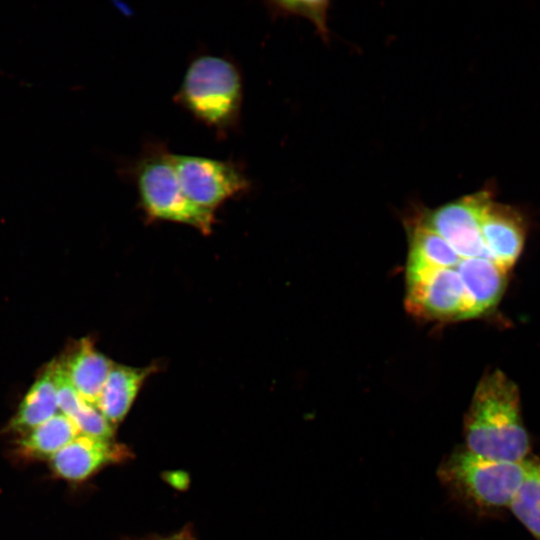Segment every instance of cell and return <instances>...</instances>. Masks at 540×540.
<instances>
[{"label": "cell", "mask_w": 540, "mask_h": 540, "mask_svg": "<svg viewBox=\"0 0 540 540\" xmlns=\"http://www.w3.org/2000/svg\"><path fill=\"white\" fill-rule=\"evenodd\" d=\"M466 449L502 461L523 462L530 451L517 386L503 372L483 376L464 419Z\"/></svg>", "instance_id": "cell-1"}, {"label": "cell", "mask_w": 540, "mask_h": 540, "mask_svg": "<svg viewBox=\"0 0 540 540\" xmlns=\"http://www.w3.org/2000/svg\"><path fill=\"white\" fill-rule=\"evenodd\" d=\"M242 77L227 58L201 55L188 65L175 101L195 119L225 135L239 124Z\"/></svg>", "instance_id": "cell-2"}, {"label": "cell", "mask_w": 540, "mask_h": 540, "mask_svg": "<svg viewBox=\"0 0 540 540\" xmlns=\"http://www.w3.org/2000/svg\"><path fill=\"white\" fill-rule=\"evenodd\" d=\"M140 203L151 219L190 225L211 232L215 213L203 210L184 195L173 163V153L162 144H149L131 167Z\"/></svg>", "instance_id": "cell-3"}, {"label": "cell", "mask_w": 540, "mask_h": 540, "mask_svg": "<svg viewBox=\"0 0 540 540\" xmlns=\"http://www.w3.org/2000/svg\"><path fill=\"white\" fill-rule=\"evenodd\" d=\"M523 462L495 460L466 448L452 452L439 466L441 482L457 496L482 508L509 506L526 473Z\"/></svg>", "instance_id": "cell-4"}, {"label": "cell", "mask_w": 540, "mask_h": 540, "mask_svg": "<svg viewBox=\"0 0 540 540\" xmlns=\"http://www.w3.org/2000/svg\"><path fill=\"white\" fill-rule=\"evenodd\" d=\"M173 163L186 198L212 213L226 200L246 192L250 185L242 169L232 161L173 154Z\"/></svg>", "instance_id": "cell-5"}, {"label": "cell", "mask_w": 540, "mask_h": 540, "mask_svg": "<svg viewBox=\"0 0 540 540\" xmlns=\"http://www.w3.org/2000/svg\"><path fill=\"white\" fill-rule=\"evenodd\" d=\"M406 280L405 304L414 316L437 321L472 318L465 289L455 268L406 274Z\"/></svg>", "instance_id": "cell-6"}, {"label": "cell", "mask_w": 540, "mask_h": 540, "mask_svg": "<svg viewBox=\"0 0 540 540\" xmlns=\"http://www.w3.org/2000/svg\"><path fill=\"white\" fill-rule=\"evenodd\" d=\"M491 200L488 191H480L423 212L421 216L460 258L491 259L481 234L483 213Z\"/></svg>", "instance_id": "cell-7"}, {"label": "cell", "mask_w": 540, "mask_h": 540, "mask_svg": "<svg viewBox=\"0 0 540 540\" xmlns=\"http://www.w3.org/2000/svg\"><path fill=\"white\" fill-rule=\"evenodd\" d=\"M126 447L108 439L80 434L50 458L53 471L61 478L81 481L106 464L128 456Z\"/></svg>", "instance_id": "cell-8"}, {"label": "cell", "mask_w": 540, "mask_h": 540, "mask_svg": "<svg viewBox=\"0 0 540 540\" xmlns=\"http://www.w3.org/2000/svg\"><path fill=\"white\" fill-rule=\"evenodd\" d=\"M481 234L491 260L508 272L518 259L524 242L518 217L491 200L483 213Z\"/></svg>", "instance_id": "cell-9"}, {"label": "cell", "mask_w": 540, "mask_h": 540, "mask_svg": "<svg viewBox=\"0 0 540 540\" xmlns=\"http://www.w3.org/2000/svg\"><path fill=\"white\" fill-rule=\"evenodd\" d=\"M455 269L465 289L472 318L497 304L506 285L505 270L484 257L462 258Z\"/></svg>", "instance_id": "cell-10"}, {"label": "cell", "mask_w": 540, "mask_h": 540, "mask_svg": "<svg viewBox=\"0 0 540 540\" xmlns=\"http://www.w3.org/2000/svg\"><path fill=\"white\" fill-rule=\"evenodd\" d=\"M61 361L77 393L96 406L114 362L98 351L89 338L76 343Z\"/></svg>", "instance_id": "cell-11"}, {"label": "cell", "mask_w": 540, "mask_h": 540, "mask_svg": "<svg viewBox=\"0 0 540 540\" xmlns=\"http://www.w3.org/2000/svg\"><path fill=\"white\" fill-rule=\"evenodd\" d=\"M156 368L154 365L136 368L114 363L96 404L112 426L123 420L141 386Z\"/></svg>", "instance_id": "cell-12"}, {"label": "cell", "mask_w": 540, "mask_h": 540, "mask_svg": "<svg viewBox=\"0 0 540 540\" xmlns=\"http://www.w3.org/2000/svg\"><path fill=\"white\" fill-rule=\"evenodd\" d=\"M409 224V253L406 274L427 269L455 268L460 260L452 247L422 219L414 216Z\"/></svg>", "instance_id": "cell-13"}, {"label": "cell", "mask_w": 540, "mask_h": 540, "mask_svg": "<svg viewBox=\"0 0 540 540\" xmlns=\"http://www.w3.org/2000/svg\"><path fill=\"white\" fill-rule=\"evenodd\" d=\"M55 360L51 361L27 391L9 428L22 435L58 413Z\"/></svg>", "instance_id": "cell-14"}, {"label": "cell", "mask_w": 540, "mask_h": 540, "mask_svg": "<svg viewBox=\"0 0 540 540\" xmlns=\"http://www.w3.org/2000/svg\"><path fill=\"white\" fill-rule=\"evenodd\" d=\"M55 380L59 412L71 419L80 434L96 438L112 435L111 424L96 406L87 403L71 384L61 360H55Z\"/></svg>", "instance_id": "cell-15"}, {"label": "cell", "mask_w": 540, "mask_h": 540, "mask_svg": "<svg viewBox=\"0 0 540 540\" xmlns=\"http://www.w3.org/2000/svg\"><path fill=\"white\" fill-rule=\"evenodd\" d=\"M78 435L80 432L74 422L58 412L41 425L22 435L18 444L28 456L50 459Z\"/></svg>", "instance_id": "cell-16"}, {"label": "cell", "mask_w": 540, "mask_h": 540, "mask_svg": "<svg viewBox=\"0 0 540 540\" xmlns=\"http://www.w3.org/2000/svg\"><path fill=\"white\" fill-rule=\"evenodd\" d=\"M509 507L519 521L540 539V459H527L525 476Z\"/></svg>", "instance_id": "cell-17"}, {"label": "cell", "mask_w": 540, "mask_h": 540, "mask_svg": "<svg viewBox=\"0 0 540 540\" xmlns=\"http://www.w3.org/2000/svg\"><path fill=\"white\" fill-rule=\"evenodd\" d=\"M326 1H277L271 2L273 10L282 14L300 15L310 19L323 37L328 34L326 17L328 11Z\"/></svg>", "instance_id": "cell-18"}, {"label": "cell", "mask_w": 540, "mask_h": 540, "mask_svg": "<svg viewBox=\"0 0 540 540\" xmlns=\"http://www.w3.org/2000/svg\"><path fill=\"white\" fill-rule=\"evenodd\" d=\"M173 540H176V539H173Z\"/></svg>", "instance_id": "cell-19"}]
</instances>
